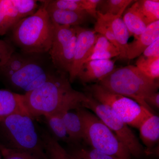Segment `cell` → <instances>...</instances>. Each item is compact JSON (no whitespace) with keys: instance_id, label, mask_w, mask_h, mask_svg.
Wrapping results in <instances>:
<instances>
[{"instance_id":"6da1fadb","label":"cell","mask_w":159,"mask_h":159,"mask_svg":"<svg viewBox=\"0 0 159 159\" xmlns=\"http://www.w3.org/2000/svg\"><path fill=\"white\" fill-rule=\"evenodd\" d=\"M66 74H53L39 87L22 94L23 105L31 116L44 117L84 108L89 100L87 95L73 89Z\"/></svg>"},{"instance_id":"7a4b0ae2","label":"cell","mask_w":159,"mask_h":159,"mask_svg":"<svg viewBox=\"0 0 159 159\" xmlns=\"http://www.w3.org/2000/svg\"><path fill=\"white\" fill-rule=\"evenodd\" d=\"M47 1L34 14L20 20L11 28L13 42L26 54L48 52L54 25L46 9Z\"/></svg>"},{"instance_id":"3957f363","label":"cell","mask_w":159,"mask_h":159,"mask_svg":"<svg viewBox=\"0 0 159 159\" xmlns=\"http://www.w3.org/2000/svg\"><path fill=\"white\" fill-rule=\"evenodd\" d=\"M0 137L5 148L28 152L46 159L41 133L27 112L13 114L0 122Z\"/></svg>"},{"instance_id":"277c9868","label":"cell","mask_w":159,"mask_h":159,"mask_svg":"<svg viewBox=\"0 0 159 159\" xmlns=\"http://www.w3.org/2000/svg\"><path fill=\"white\" fill-rule=\"evenodd\" d=\"M98 84L112 93L133 99L150 111L145 98L159 88L156 80L151 79L131 65L114 69Z\"/></svg>"},{"instance_id":"5b68a950","label":"cell","mask_w":159,"mask_h":159,"mask_svg":"<svg viewBox=\"0 0 159 159\" xmlns=\"http://www.w3.org/2000/svg\"><path fill=\"white\" fill-rule=\"evenodd\" d=\"M76 110L84 124V140L93 148L119 159H131L128 148L98 117L86 108Z\"/></svg>"},{"instance_id":"8992f818","label":"cell","mask_w":159,"mask_h":159,"mask_svg":"<svg viewBox=\"0 0 159 159\" xmlns=\"http://www.w3.org/2000/svg\"><path fill=\"white\" fill-rule=\"evenodd\" d=\"M86 89L94 99L108 107L122 121L135 128L139 129L144 120L152 114L133 99L112 93L99 84L89 86Z\"/></svg>"},{"instance_id":"52a82bcc","label":"cell","mask_w":159,"mask_h":159,"mask_svg":"<svg viewBox=\"0 0 159 159\" xmlns=\"http://www.w3.org/2000/svg\"><path fill=\"white\" fill-rule=\"evenodd\" d=\"M89 100L84 108L93 111L111 129L130 152L131 156L140 158L145 152L143 146L128 125L117 116L108 107L103 105L87 93Z\"/></svg>"},{"instance_id":"ba28073f","label":"cell","mask_w":159,"mask_h":159,"mask_svg":"<svg viewBox=\"0 0 159 159\" xmlns=\"http://www.w3.org/2000/svg\"><path fill=\"white\" fill-rule=\"evenodd\" d=\"M54 35L49 51L55 68L63 74H69L74 60L77 35L73 26H61L53 23Z\"/></svg>"},{"instance_id":"9c48e42d","label":"cell","mask_w":159,"mask_h":159,"mask_svg":"<svg viewBox=\"0 0 159 159\" xmlns=\"http://www.w3.org/2000/svg\"><path fill=\"white\" fill-rule=\"evenodd\" d=\"M52 75L41 65L31 61L3 80L13 88L23 91L25 94L39 87Z\"/></svg>"},{"instance_id":"30bf717a","label":"cell","mask_w":159,"mask_h":159,"mask_svg":"<svg viewBox=\"0 0 159 159\" xmlns=\"http://www.w3.org/2000/svg\"><path fill=\"white\" fill-rule=\"evenodd\" d=\"M76 31L77 40L74 60L69 74L70 82H74L95 43L96 31L79 26H74Z\"/></svg>"},{"instance_id":"8fae6325","label":"cell","mask_w":159,"mask_h":159,"mask_svg":"<svg viewBox=\"0 0 159 159\" xmlns=\"http://www.w3.org/2000/svg\"><path fill=\"white\" fill-rule=\"evenodd\" d=\"M114 60H94L83 64L78 74L83 83L98 80V82L110 74L115 69Z\"/></svg>"},{"instance_id":"7c38bea8","label":"cell","mask_w":159,"mask_h":159,"mask_svg":"<svg viewBox=\"0 0 159 159\" xmlns=\"http://www.w3.org/2000/svg\"><path fill=\"white\" fill-rule=\"evenodd\" d=\"M159 38V20L147 26L143 33L133 42L128 43L126 58L133 59L141 56L144 51Z\"/></svg>"},{"instance_id":"4fadbf2b","label":"cell","mask_w":159,"mask_h":159,"mask_svg":"<svg viewBox=\"0 0 159 159\" xmlns=\"http://www.w3.org/2000/svg\"><path fill=\"white\" fill-rule=\"evenodd\" d=\"M46 9L52 22L61 26H79L86 22L90 16L85 11L62 10L50 8L47 5Z\"/></svg>"},{"instance_id":"5bb4252c","label":"cell","mask_w":159,"mask_h":159,"mask_svg":"<svg viewBox=\"0 0 159 159\" xmlns=\"http://www.w3.org/2000/svg\"><path fill=\"white\" fill-rule=\"evenodd\" d=\"M25 112L27 111L23 105L22 94L0 89V122L11 115Z\"/></svg>"},{"instance_id":"9a60e30c","label":"cell","mask_w":159,"mask_h":159,"mask_svg":"<svg viewBox=\"0 0 159 159\" xmlns=\"http://www.w3.org/2000/svg\"><path fill=\"white\" fill-rule=\"evenodd\" d=\"M139 129L142 142L148 150H150L159 141L158 116L152 114L142 122Z\"/></svg>"},{"instance_id":"2e32d148","label":"cell","mask_w":159,"mask_h":159,"mask_svg":"<svg viewBox=\"0 0 159 159\" xmlns=\"http://www.w3.org/2000/svg\"><path fill=\"white\" fill-rule=\"evenodd\" d=\"M62 117L70 141L78 142L84 140V124L79 114L68 111L63 113Z\"/></svg>"},{"instance_id":"e0dca14e","label":"cell","mask_w":159,"mask_h":159,"mask_svg":"<svg viewBox=\"0 0 159 159\" xmlns=\"http://www.w3.org/2000/svg\"><path fill=\"white\" fill-rule=\"evenodd\" d=\"M46 159H75L48 132L41 133Z\"/></svg>"},{"instance_id":"ac0fdd59","label":"cell","mask_w":159,"mask_h":159,"mask_svg":"<svg viewBox=\"0 0 159 159\" xmlns=\"http://www.w3.org/2000/svg\"><path fill=\"white\" fill-rule=\"evenodd\" d=\"M124 12L122 20L130 36L133 35L136 39L144 32L147 26L138 11L135 2Z\"/></svg>"},{"instance_id":"d6986e66","label":"cell","mask_w":159,"mask_h":159,"mask_svg":"<svg viewBox=\"0 0 159 159\" xmlns=\"http://www.w3.org/2000/svg\"><path fill=\"white\" fill-rule=\"evenodd\" d=\"M111 28L115 39L119 46L120 53L119 58L126 59V50L128 47V40L130 36L122 16L114 19L111 23Z\"/></svg>"},{"instance_id":"ffe728a7","label":"cell","mask_w":159,"mask_h":159,"mask_svg":"<svg viewBox=\"0 0 159 159\" xmlns=\"http://www.w3.org/2000/svg\"><path fill=\"white\" fill-rule=\"evenodd\" d=\"M135 4L146 25L159 20L158 0L135 1Z\"/></svg>"},{"instance_id":"44dd1931","label":"cell","mask_w":159,"mask_h":159,"mask_svg":"<svg viewBox=\"0 0 159 159\" xmlns=\"http://www.w3.org/2000/svg\"><path fill=\"white\" fill-rule=\"evenodd\" d=\"M134 2L132 0H101L97 6V12L102 15L122 16L125 9Z\"/></svg>"},{"instance_id":"7402d4cb","label":"cell","mask_w":159,"mask_h":159,"mask_svg":"<svg viewBox=\"0 0 159 159\" xmlns=\"http://www.w3.org/2000/svg\"><path fill=\"white\" fill-rule=\"evenodd\" d=\"M62 114L61 113L49 115L44 118L52 136L58 141L61 140L64 142H70L63 121Z\"/></svg>"},{"instance_id":"603a6c76","label":"cell","mask_w":159,"mask_h":159,"mask_svg":"<svg viewBox=\"0 0 159 159\" xmlns=\"http://www.w3.org/2000/svg\"><path fill=\"white\" fill-rule=\"evenodd\" d=\"M116 17L118 16L102 15L97 12V22L95 24L94 31L96 33L102 34L120 52L119 46L115 39L111 28L112 21Z\"/></svg>"},{"instance_id":"cb8c5ba5","label":"cell","mask_w":159,"mask_h":159,"mask_svg":"<svg viewBox=\"0 0 159 159\" xmlns=\"http://www.w3.org/2000/svg\"><path fill=\"white\" fill-rule=\"evenodd\" d=\"M31 61L15 51L6 63L0 68V77L3 80L8 78Z\"/></svg>"},{"instance_id":"d4e9b609","label":"cell","mask_w":159,"mask_h":159,"mask_svg":"<svg viewBox=\"0 0 159 159\" xmlns=\"http://www.w3.org/2000/svg\"><path fill=\"white\" fill-rule=\"evenodd\" d=\"M136 66L147 77L156 80L159 77V57L139 56Z\"/></svg>"},{"instance_id":"484cf974","label":"cell","mask_w":159,"mask_h":159,"mask_svg":"<svg viewBox=\"0 0 159 159\" xmlns=\"http://www.w3.org/2000/svg\"><path fill=\"white\" fill-rule=\"evenodd\" d=\"M75 159H119L92 148H77L70 152Z\"/></svg>"},{"instance_id":"4316f807","label":"cell","mask_w":159,"mask_h":159,"mask_svg":"<svg viewBox=\"0 0 159 159\" xmlns=\"http://www.w3.org/2000/svg\"><path fill=\"white\" fill-rule=\"evenodd\" d=\"M12 2L21 19L34 14L37 11V1L34 0H12Z\"/></svg>"},{"instance_id":"83f0119b","label":"cell","mask_w":159,"mask_h":159,"mask_svg":"<svg viewBox=\"0 0 159 159\" xmlns=\"http://www.w3.org/2000/svg\"><path fill=\"white\" fill-rule=\"evenodd\" d=\"M47 6L50 8L69 10L84 11L82 7V0H55L48 1Z\"/></svg>"},{"instance_id":"f1b7e54d","label":"cell","mask_w":159,"mask_h":159,"mask_svg":"<svg viewBox=\"0 0 159 159\" xmlns=\"http://www.w3.org/2000/svg\"><path fill=\"white\" fill-rule=\"evenodd\" d=\"M0 11L9 20L12 27L21 19L12 0H0Z\"/></svg>"},{"instance_id":"f546056e","label":"cell","mask_w":159,"mask_h":159,"mask_svg":"<svg viewBox=\"0 0 159 159\" xmlns=\"http://www.w3.org/2000/svg\"><path fill=\"white\" fill-rule=\"evenodd\" d=\"M99 51H118L120 53L119 50L107 39L102 34L97 33L96 40L89 53L88 56L94 52Z\"/></svg>"},{"instance_id":"4dcf8cb0","label":"cell","mask_w":159,"mask_h":159,"mask_svg":"<svg viewBox=\"0 0 159 159\" xmlns=\"http://www.w3.org/2000/svg\"><path fill=\"white\" fill-rule=\"evenodd\" d=\"M0 150L4 159H40L28 152L6 148L1 145Z\"/></svg>"},{"instance_id":"1f68e13d","label":"cell","mask_w":159,"mask_h":159,"mask_svg":"<svg viewBox=\"0 0 159 159\" xmlns=\"http://www.w3.org/2000/svg\"><path fill=\"white\" fill-rule=\"evenodd\" d=\"M14 52V47L11 42L0 39V68L6 63Z\"/></svg>"},{"instance_id":"d6a6232c","label":"cell","mask_w":159,"mask_h":159,"mask_svg":"<svg viewBox=\"0 0 159 159\" xmlns=\"http://www.w3.org/2000/svg\"><path fill=\"white\" fill-rule=\"evenodd\" d=\"M120 53L118 51H99L94 52L89 55L84 61L85 62L94 60L111 59L112 57L119 56Z\"/></svg>"},{"instance_id":"836d02e7","label":"cell","mask_w":159,"mask_h":159,"mask_svg":"<svg viewBox=\"0 0 159 159\" xmlns=\"http://www.w3.org/2000/svg\"><path fill=\"white\" fill-rule=\"evenodd\" d=\"M101 0H82L83 9L90 16L97 19V8Z\"/></svg>"},{"instance_id":"e575fe53","label":"cell","mask_w":159,"mask_h":159,"mask_svg":"<svg viewBox=\"0 0 159 159\" xmlns=\"http://www.w3.org/2000/svg\"><path fill=\"white\" fill-rule=\"evenodd\" d=\"M142 55L145 57H159V38L145 49Z\"/></svg>"},{"instance_id":"d590c367","label":"cell","mask_w":159,"mask_h":159,"mask_svg":"<svg viewBox=\"0 0 159 159\" xmlns=\"http://www.w3.org/2000/svg\"><path fill=\"white\" fill-rule=\"evenodd\" d=\"M12 28V25L9 20L0 11V35L6 34Z\"/></svg>"},{"instance_id":"8d00e7d4","label":"cell","mask_w":159,"mask_h":159,"mask_svg":"<svg viewBox=\"0 0 159 159\" xmlns=\"http://www.w3.org/2000/svg\"><path fill=\"white\" fill-rule=\"evenodd\" d=\"M145 102L148 106L154 107L157 108H159V93L155 92L150 94L145 99ZM150 107V106H149Z\"/></svg>"},{"instance_id":"74e56055","label":"cell","mask_w":159,"mask_h":159,"mask_svg":"<svg viewBox=\"0 0 159 159\" xmlns=\"http://www.w3.org/2000/svg\"><path fill=\"white\" fill-rule=\"evenodd\" d=\"M0 159H1V156H0Z\"/></svg>"}]
</instances>
